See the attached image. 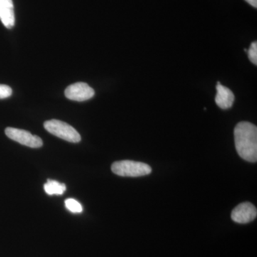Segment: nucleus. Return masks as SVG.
<instances>
[{
  "instance_id": "1",
  "label": "nucleus",
  "mask_w": 257,
  "mask_h": 257,
  "mask_svg": "<svg viewBox=\"0 0 257 257\" xmlns=\"http://www.w3.org/2000/svg\"><path fill=\"white\" fill-rule=\"evenodd\" d=\"M236 152L243 160L249 162L257 160V128L248 121H241L234 128Z\"/></svg>"
},
{
  "instance_id": "3",
  "label": "nucleus",
  "mask_w": 257,
  "mask_h": 257,
  "mask_svg": "<svg viewBox=\"0 0 257 257\" xmlns=\"http://www.w3.org/2000/svg\"><path fill=\"white\" fill-rule=\"evenodd\" d=\"M44 126L48 133L65 141L72 143H77L81 141V136L78 132L70 125L60 120H48L45 121Z\"/></svg>"
},
{
  "instance_id": "7",
  "label": "nucleus",
  "mask_w": 257,
  "mask_h": 257,
  "mask_svg": "<svg viewBox=\"0 0 257 257\" xmlns=\"http://www.w3.org/2000/svg\"><path fill=\"white\" fill-rule=\"evenodd\" d=\"M216 89L215 102L217 106L222 109L231 108L235 99L234 93L229 88L223 86L219 82H217Z\"/></svg>"
},
{
  "instance_id": "12",
  "label": "nucleus",
  "mask_w": 257,
  "mask_h": 257,
  "mask_svg": "<svg viewBox=\"0 0 257 257\" xmlns=\"http://www.w3.org/2000/svg\"><path fill=\"white\" fill-rule=\"evenodd\" d=\"M13 94V89L8 85L0 84V99L10 97Z\"/></svg>"
},
{
  "instance_id": "4",
  "label": "nucleus",
  "mask_w": 257,
  "mask_h": 257,
  "mask_svg": "<svg viewBox=\"0 0 257 257\" xmlns=\"http://www.w3.org/2000/svg\"><path fill=\"white\" fill-rule=\"evenodd\" d=\"M5 135L17 143L31 148H40L43 145L41 138L36 135H32L26 130L8 127L5 130Z\"/></svg>"
},
{
  "instance_id": "10",
  "label": "nucleus",
  "mask_w": 257,
  "mask_h": 257,
  "mask_svg": "<svg viewBox=\"0 0 257 257\" xmlns=\"http://www.w3.org/2000/svg\"><path fill=\"white\" fill-rule=\"evenodd\" d=\"M64 204H65L66 208H67L69 211L74 213V214H76V213H77H77H81L83 210L82 204H81L78 201L76 200V199H66Z\"/></svg>"
},
{
  "instance_id": "9",
  "label": "nucleus",
  "mask_w": 257,
  "mask_h": 257,
  "mask_svg": "<svg viewBox=\"0 0 257 257\" xmlns=\"http://www.w3.org/2000/svg\"><path fill=\"white\" fill-rule=\"evenodd\" d=\"M45 192L49 195H62L66 191V185L55 180H47L44 185Z\"/></svg>"
},
{
  "instance_id": "13",
  "label": "nucleus",
  "mask_w": 257,
  "mask_h": 257,
  "mask_svg": "<svg viewBox=\"0 0 257 257\" xmlns=\"http://www.w3.org/2000/svg\"><path fill=\"white\" fill-rule=\"evenodd\" d=\"M248 4L251 5L254 8H257V0H245Z\"/></svg>"
},
{
  "instance_id": "6",
  "label": "nucleus",
  "mask_w": 257,
  "mask_h": 257,
  "mask_svg": "<svg viewBox=\"0 0 257 257\" xmlns=\"http://www.w3.org/2000/svg\"><path fill=\"white\" fill-rule=\"evenodd\" d=\"M256 208L250 202H243L233 209L231 219L238 224H247L256 219Z\"/></svg>"
},
{
  "instance_id": "8",
  "label": "nucleus",
  "mask_w": 257,
  "mask_h": 257,
  "mask_svg": "<svg viewBox=\"0 0 257 257\" xmlns=\"http://www.w3.org/2000/svg\"><path fill=\"white\" fill-rule=\"evenodd\" d=\"M0 20L5 28L15 26V17L13 0H0Z\"/></svg>"
},
{
  "instance_id": "11",
  "label": "nucleus",
  "mask_w": 257,
  "mask_h": 257,
  "mask_svg": "<svg viewBox=\"0 0 257 257\" xmlns=\"http://www.w3.org/2000/svg\"><path fill=\"white\" fill-rule=\"evenodd\" d=\"M248 53V57L249 60L254 65L257 64V42L256 41L252 42L251 45H250L248 51H246Z\"/></svg>"
},
{
  "instance_id": "2",
  "label": "nucleus",
  "mask_w": 257,
  "mask_h": 257,
  "mask_svg": "<svg viewBox=\"0 0 257 257\" xmlns=\"http://www.w3.org/2000/svg\"><path fill=\"white\" fill-rule=\"evenodd\" d=\"M113 173L121 177H139L152 173L150 165L143 162L122 160L114 162L111 165Z\"/></svg>"
},
{
  "instance_id": "5",
  "label": "nucleus",
  "mask_w": 257,
  "mask_h": 257,
  "mask_svg": "<svg viewBox=\"0 0 257 257\" xmlns=\"http://www.w3.org/2000/svg\"><path fill=\"white\" fill-rule=\"evenodd\" d=\"M94 89L84 82L74 83L67 87L64 92L66 97L71 100L84 101L92 99L94 96Z\"/></svg>"
}]
</instances>
